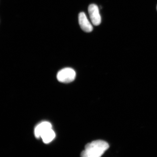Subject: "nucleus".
<instances>
[{
	"instance_id": "0eeeda50",
	"label": "nucleus",
	"mask_w": 157,
	"mask_h": 157,
	"mask_svg": "<svg viewBox=\"0 0 157 157\" xmlns=\"http://www.w3.org/2000/svg\"></svg>"
},
{
	"instance_id": "423d86ee",
	"label": "nucleus",
	"mask_w": 157,
	"mask_h": 157,
	"mask_svg": "<svg viewBox=\"0 0 157 157\" xmlns=\"http://www.w3.org/2000/svg\"><path fill=\"white\" fill-rule=\"evenodd\" d=\"M56 136V133L52 129H50L44 132L41 136L43 142L46 144L50 143Z\"/></svg>"
},
{
	"instance_id": "f03ea898",
	"label": "nucleus",
	"mask_w": 157,
	"mask_h": 157,
	"mask_svg": "<svg viewBox=\"0 0 157 157\" xmlns=\"http://www.w3.org/2000/svg\"><path fill=\"white\" fill-rule=\"evenodd\" d=\"M76 73L73 69L65 68L59 71L57 74V78L59 82L63 83H69L75 79Z\"/></svg>"
},
{
	"instance_id": "f257e3e1",
	"label": "nucleus",
	"mask_w": 157,
	"mask_h": 157,
	"mask_svg": "<svg viewBox=\"0 0 157 157\" xmlns=\"http://www.w3.org/2000/svg\"><path fill=\"white\" fill-rule=\"evenodd\" d=\"M109 147V144L105 141H94L86 145L85 150L81 153V156L83 157H101Z\"/></svg>"
},
{
	"instance_id": "20e7f679",
	"label": "nucleus",
	"mask_w": 157,
	"mask_h": 157,
	"mask_svg": "<svg viewBox=\"0 0 157 157\" xmlns=\"http://www.w3.org/2000/svg\"><path fill=\"white\" fill-rule=\"evenodd\" d=\"M78 23L80 27L86 33H90L93 31V28L90 23L85 13L81 12L78 15Z\"/></svg>"
},
{
	"instance_id": "7ed1b4c3",
	"label": "nucleus",
	"mask_w": 157,
	"mask_h": 157,
	"mask_svg": "<svg viewBox=\"0 0 157 157\" xmlns=\"http://www.w3.org/2000/svg\"><path fill=\"white\" fill-rule=\"evenodd\" d=\"M88 11L92 23L96 26L100 25L101 23V17L97 5L94 4L90 5Z\"/></svg>"
},
{
	"instance_id": "39448f33",
	"label": "nucleus",
	"mask_w": 157,
	"mask_h": 157,
	"mask_svg": "<svg viewBox=\"0 0 157 157\" xmlns=\"http://www.w3.org/2000/svg\"><path fill=\"white\" fill-rule=\"evenodd\" d=\"M52 128V125L48 121H44L39 124L35 127L34 134L37 138H40L41 136L46 131Z\"/></svg>"
}]
</instances>
